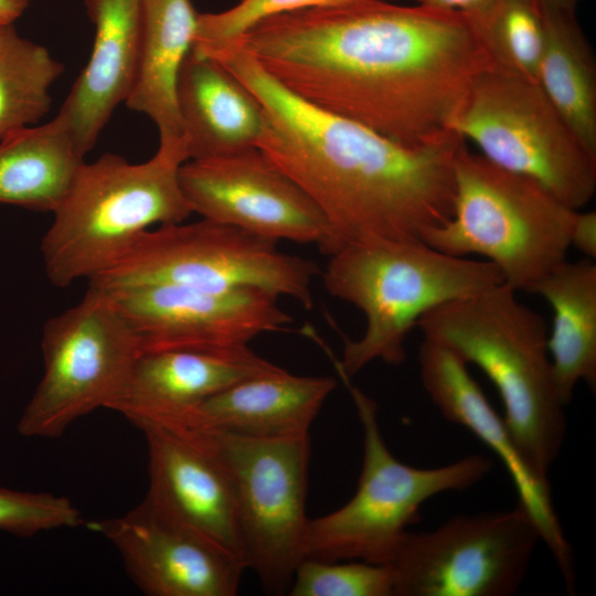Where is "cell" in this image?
<instances>
[{"label": "cell", "mask_w": 596, "mask_h": 596, "mask_svg": "<svg viewBox=\"0 0 596 596\" xmlns=\"http://www.w3.org/2000/svg\"><path fill=\"white\" fill-rule=\"evenodd\" d=\"M238 43L283 87L396 142L429 143L492 63L465 13L351 0L268 18Z\"/></svg>", "instance_id": "6da1fadb"}, {"label": "cell", "mask_w": 596, "mask_h": 596, "mask_svg": "<svg viewBox=\"0 0 596 596\" xmlns=\"http://www.w3.org/2000/svg\"><path fill=\"white\" fill-rule=\"evenodd\" d=\"M258 100L257 148L312 199L337 249L384 238L414 240L445 223L454 205L455 132L407 146L309 105L275 81L238 43L211 54Z\"/></svg>", "instance_id": "7a4b0ae2"}, {"label": "cell", "mask_w": 596, "mask_h": 596, "mask_svg": "<svg viewBox=\"0 0 596 596\" xmlns=\"http://www.w3.org/2000/svg\"><path fill=\"white\" fill-rule=\"evenodd\" d=\"M417 327L424 339L450 349L489 377L515 441L533 468L549 478L567 424L543 317L501 283L435 308Z\"/></svg>", "instance_id": "3957f363"}, {"label": "cell", "mask_w": 596, "mask_h": 596, "mask_svg": "<svg viewBox=\"0 0 596 596\" xmlns=\"http://www.w3.org/2000/svg\"><path fill=\"white\" fill-rule=\"evenodd\" d=\"M329 257L326 290L366 321L361 338H344L342 359L333 361L349 377L376 360L402 363L406 338L423 316L504 283L493 263L453 256L419 238L351 243Z\"/></svg>", "instance_id": "277c9868"}, {"label": "cell", "mask_w": 596, "mask_h": 596, "mask_svg": "<svg viewBox=\"0 0 596 596\" xmlns=\"http://www.w3.org/2000/svg\"><path fill=\"white\" fill-rule=\"evenodd\" d=\"M182 164L160 150L141 163L115 153L84 161L41 241L49 280L56 287L92 280L146 231L184 222L193 212L180 184Z\"/></svg>", "instance_id": "5b68a950"}, {"label": "cell", "mask_w": 596, "mask_h": 596, "mask_svg": "<svg viewBox=\"0 0 596 596\" xmlns=\"http://www.w3.org/2000/svg\"><path fill=\"white\" fill-rule=\"evenodd\" d=\"M577 211L464 142L454 159L451 216L421 240L453 256L480 255L507 285L529 291L566 259Z\"/></svg>", "instance_id": "8992f818"}, {"label": "cell", "mask_w": 596, "mask_h": 596, "mask_svg": "<svg viewBox=\"0 0 596 596\" xmlns=\"http://www.w3.org/2000/svg\"><path fill=\"white\" fill-rule=\"evenodd\" d=\"M339 375L363 429L362 469L356 491L345 504L309 519L302 558L387 564L425 501L475 486L490 472L492 461L480 454L435 468L400 461L383 439L374 400L352 385L349 376Z\"/></svg>", "instance_id": "52a82bcc"}, {"label": "cell", "mask_w": 596, "mask_h": 596, "mask_svg": "<svg viewBox=\"0 0 596 596\" xmlns=\"http://www.w3.org/2000/svg\"><path fill=\"white\" fill-rule=\"evenodd\" d=\"M493 164L529 178L581 210L596 191V157L535 81L494 68L472 83L450 127Z\"/></svg>", "instance_id": "ba28073f"}, {"label": "cell", "mask_w": 596, "mask_h": 596, "mask_svg": "<svg viewBox=\"0 0 596 596\" xmlns=\"http://www.w3.org/2000/svg\"><path fill=\"white\" fill-rule=\"evenodd\" d=\"M319 267L280 252L277 243L231 225L201 219L146 231L130 251L89 285L115 289L146 284L212 290L259 288L312 306Z\"/></svg>", "instance_id": "9c48e42d"}, {"label": "cell", "mask_w": 596, "mask_h": 596, "mask_svg": "<svg viewBox=\"0 0 596 596\" xmlns=\"http://www.w3.org/2000/svg\"><path fill=\"white\" fill-rule=\"evenodd\" d=\"M188 428L217 457L231 478L247 567L255 571L266 593L288 592L302 560L309 521V434L257 438Z\"/></svg>", "instance_id": "30bf717a"}, {"label": "cell", "mask_w": 596, "mask_h": 596, "mask_svg": "<svg viewBox=\"0 0 596 596\" xmlns=\"http://www.w3.org/2000/svg\"><path fill=\"white\" fill-rule=\"evenodd\" d=\"M41 348L43 376L18 422L24 437L57 438L107 408L142 352L109 294L92 285L78 304L47 320Z\"/></svg>", "instance_id": "8fae6325"}, {"label": "cell", "mask_w": 596, "mask_h": 596, "mask_svg": "<svg viewBox=\"0 0 596 596\" xmlns=\"http://www.w3.org/2000/svg\"><path fill=\"white\" fill-rule=\"evenodd\" d=\"M539 542L533 519L519 503L456 515L429 531H407L386 564L394 596H511Z\"/></svg>", "instance_id": "7c38bea8"}, {"label": "cell", "mask_w": 596, "mask_h": 596, "mask_svg": "<svg viewBox=\"0 0 596 596\" xmlns=\"http://www.w3.org/2000/svg\"><path fill=\"white\" fill-rule=\"evenodd\" d=\"M184 196L202 219L273 242L337 249L327 217L312 199L257 147L189 160L179 169Z\"/></svg>", "instance_id": "4fadbf2b"}, {"label": "cell", "mask_w": 596, "mask_h": 596, "mask_svg": "<svg viewBox=\"0 0 596 596\" xmlns=\"http://www.w3.org/2000/svg\"><path fill=\"white\" fill-rule=\"evenodd\" d=\"M106 291L138 337L142 352L248 344L291 322L278 305L279 296L259 288L146 284Z\"/></svg>", "instance_id": "5bb4252c"}, {"label": "cell", "mask_w": 596, "mask_h": 596, "mask_svg": "<svg viewBox=\"0 0 596 596\" xmlns=\"http://www.w3.org/2000/svg\"><path fill=\"white\" fill-rule=\"evenodd\" d=\"M87 526L113 544L128 576L149 596H235L247 568L222 544L145 499Z\"/></svg>", "instance_id": "9a60e30c"}, {"label": "cell", "mask_w": 596, "mask_h": 596, "mask_svg": "<svg viewBox=\"0 0 596 596\" xmlns=\"http://www.w3.org/2000/svg\"><path fill=\"white\" fill-rule=\"evenodd\" d=\"M418 363L423 387L440 414L470 430L502 461L517 489L518 503L533 519L567 592H573L576 584L573 549L553 505L549 478L541 476L526 459L504 418L493 409L460 356L424 339Z\"/></svg>", "instance_id": "2e32d148"}, {"label": "cell", "mask_w": 596, "mask_h": 596, "mask_svg": "<svg viewBox=\"0 0 596 596\" xmlns=\"http://www.w3.org/2000/svg\"><path fill=\"white\" fill-rule=\"evenodd\" d=\"M135 426L148 450L149 488L143 499L245 562L233 485L217 457L180 424L147 421Z\"/></svg>", "instance_id": "e0dca14e"}, {"label": "cell", "mask_w": 596, "mask_h": 596, "mask_svg": "<svg viewBox=\"0 0 596 596\" xmlns=\"http://www.w3.org/2000/svg\"><path fill=\"white\" fill-rule=\"evenodd\" d=\"M280 368L248 344L216 350L143 351L107 408L132 425L173 422L207 397Z\"/></svg>", "instance_id": "ac0fdd59"}, {"label": "cell", "mask_w": 596, "mask_h": 596, "mask_svg": "<svg viewBox=\"0 0 596 596\" xmlns=\"http://www.w3.org/2000/svg\"><path fill=\"white\" fill-rule=\"evenodd\" d=\"M95 26L89 58L57 117L85 157L135 86L140 58L141 0H84Z\"/></svg>", "instance_id": "d6986e66"}, {"label": "cell", "mask_w": 596, "mask_h": 596, "mask_svg": "<svg viewBox=\"0 0 596 596\" xmlns=\"http://www.w3.org/2000/svg\"><path fill=\"white\" fill-rule=\"evenodd\" d=\"M336 386L333 377L299 376L280 368L228 386L171 423L245 437L305 435Z\"/></svg>", "instance_id": "ffe728a7"}, {"label": "cell", "mask_w": 596, "mask_h": 596, "mask_svg": "<svg viewBox=\"0 0 596 596\" xmlns=\"http://www.w3.org/2000/svg\"><path fill=\"white\" fill-rule=\"evenodd\" d=\"M175 99L188 161L257 147L262 107L216 61L190 52L179 72Z\"/></svg>", "instance_id": "44dd1931"}, {"label": "cell", "mask_w": 596, "mask_h": 596, "mask_svg": "<svg viewBox=\"0 0 596 596\" xmlns=\"http://www.w3.org/2000/svg\"><path fill=\"white\" fill-rule=\"evenodd\" d=\"M198 12L191 0H141L139 70L126 106L149 117L158 150L187 162L177 109L180 68L191 52Z\"/></svg>", "instance_id": "7402d4cb"}, {"label": "cell", "mask_w": 596, "mask_h": 596, "mask_svg": "<svg viewBox=\"0 0 596 596\" xmlns=\"http://www.w3.org/2000/svg\"><path fill=\"white\" fill-rule=\"evenodd\" d=\"M528 292L542 296L553 311L549 353L560 396L570 404L585 382L596 387V264L589 258L564 260Z\"/></svg>", "instance_id": "603a6c76"}, {"label": "cell", "mask_w": 596, "mask_h": 596, "mask_svg": "<svg viewBox=\"0 0 596 596\" xmlns=\"http://www.w3.org/2000/svg\"><path fill=\"white\" fill-rule=\"evenodd\" d=\"M84 158L57 116L6 136L0 140V203L53 213Z\"/></svg>", "instance_id": "cb8c5ba5"}, {"label": "cell", "mask_w": 596, "mask_h": 596, "mask_svg": "<svg viewBox=\"0 0 596 596\" xmlns=\"http://www.w3.org/2000/svg\"><path fill=\"white\" fill-rule=\"evenodd\" d=\"M544 46L536 83L596 157V60L576 12L542 7Z\"/></svg>", "instance_id": "d4e9b609"}, {"label": "cell", "mask_w": 596, "mask_h": 596, "mask_svg": "<svg viewBox=\"0 0 596 596\" xmlns=\"http://www.w3.org/2000/svg\"><path fill=\"white\" fill-rule=\"evenodd\" d=\"M63 72L45 46L22 38L13 23L0 25V140L46 116Z\"/></svg>", "instance_id": "484cf974"}, {"label": "cell", "mask_w": 596, "mask_h": 596, "mask_svg": "<svg viewBox=\"0 0 596 596\" xmlns=\"http://www.w3.org/2000/svg\"><path fill=\"white\" fill-rule=\"evenodd\" d=\"M465 14L494 70L536 82L544 22L535 0H490Z\"/></svg>", "instance_id": "4316f807"}, {"label": "cell", "mask_w": 596, "mask_h": 596, "mask_svg": "<svg viewBox=\"0 0 596 596\" xmlns=\"http://www.w3.org/2000/svg\"><path fill=\"white\" fill-rule=\"evenodd\" d=\"M290 596H394L391 567L365 561L340 563L302 558L295 568Z\"/></svg>", "instance_id": "83f0119b"}, {"label": "cell", "mask_w": 596, "mask_h": 596, "mask_svg": "<svg viewBox=\"0 0 596 596\" xmlns=\"http://www.w3.org/2000/svg\"><path fill=\"white\" fill-rule=\"evenodd\" d=\"M351 0H241L222 12L198 13L191 51L202 55L238 39L259 22L287 12L331 7Z\"/></svg>", "instance_id": "f1b7e54d"}, {"label": "cell", "mask_w": 596, "mask_h": 596, "mask_svg": "<svg viewBox=\"0 0 596 596\" xmlns=\"http://www.w3.org/2000/svg\"><path fill=\"white\" fill-rule=\"evenodd\" d=\"M79 510L64 496L0 487V531L31 538L40 532L77 528Z\"/></svg>", "instance_id": "f546056e"}, {"label": "cell", "mask_w": 596, "mask_h": 596, "mask_svg": "<svg viewBox=\"0 0 596 596\" xmlns=\"http://www.w3.org/2000/svg\"><path fill=\"white\" fill-rule=\"evenodd\" d=\"M571 246L586 256L594 259L596 257V212L586 211L576 213L571 232Z\"/></svg>", "instance_id": "4dcf8cb0"}, {"label": "cell", "mask_w": 596, "mask_h": 596, "mask_svg": "<svg viewBox=\"0 0 596 596\" xmlns=\"http://www.w3.org/2000/svg\"><path fill=\"white\" fill-rule=\"evenodd\" d=\"M417 4L441 11L470 13L490 0H415Z\"/></svg>", "instance_id": "1f68e13d"}, {"label": "cell", "mask_w": 596, "mask_h": 596, "mask_svg": "<svg viewBox=\"0 0 596 596\" xmlns=\"http://www.w3.org/2000/svg\"><path fill=\"white\" fill-rule=\"evenodd\" d=\"M31 0H0V25L14 23L26 8Z\"/></svg>", "instance_id": "d6a6232c"}, {"label": "cell", "mask_w": 596, "mask_h": 596, "mask_svg": "<svg viewBox=\"0 0 596 596\" xmlns=\"http://www.w3.org/2000/svg\"><path fill=\"white\" fill-rule=\"evenodd\" d=\"M540 6L562 10L566 12H576L577 7L583 0H535Z\"/></svg>", "instance_id": "836d02e7"}]
</instances>
